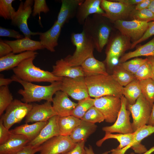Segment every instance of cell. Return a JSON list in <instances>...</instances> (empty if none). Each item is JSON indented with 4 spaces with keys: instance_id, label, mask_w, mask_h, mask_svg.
<instances>
[{
    "instance_id": "cell-1",
    "label": "cell",
    "mask_w": 154,
    "mask_h": 154,
    "mask_svg": "<svg viewBox=\"0 0 154 154\" xmlns=\"http://www.w3.org/2000/svg\"><path fill=\"white\" fill-rule=\"evenodd\" d=\"M106 17L99 14L88 17L83 25V30L93 42L95 48L100 52L110 38L112 28Z\"/></svg>"
},
{
    "instance_id": "cell-2",
    "label": "cell",
    "mask_w": 154,
    "mask_h": 154,
    "mask_svg": "<svg viewBox=\"0 0 154 154\" xmlns=\"http://www.w3.org/2000/svg\"><path fill=\"white\" fill-rule=\"evenodd\" d=\"M11 78L23 86V89L19 90L18 93L22 96L21 101L27 103L42 100L52 102L53 95L61 90L62 81L55 82L48 86H40L23 81L15 75Z\"/></svg>"
},
{
    "instance_id": "cell-3",
    "label": "cell",
    "mask_w": 154,
    "mask_h": 154,
    "mask_svg": "<svg viewBox=\"0 0 154 154\" xmlns=\"http://www.w3.org/2000/svg\"><path fill=\"white\" fill-rule=\"evenodd\" d=\"M89 96L94 98L112 96L120 98L123 87L120 85L112 74L99 75L85 77Z\"/></svg>"
},
{
    "instance_id": "cell-4",
    "label": "cell",
    "mask_w": 154,
    "mask_h": 154,
    "mask_svg": "<svg viewBox=\"0 0 154 154\" xmlns=\"http://www.w3.org/2000/svg\"><path fill=\"white\" fill-rule=\"evenodd\" d=\"M36 57L25 60L13 69L15 75L25 81L31 82H46L51 83L62 81L63 77L54 75L52 72L35 66L33 61Z\"/></svg>"
},
{
    "instance_id": "cell-5",
    "label": "cell",
    "mask_w": 154,
    "mask_h": 154,
    "mask_svg": "<svg viewBox=\"0 0 154 154\" xmlns=\"http://www.w3.org/2000/svg\"><path fill=\"white\" fill-rule=\"evenodd\" d=\"M71 40L76 46V50L72 55H68L64 59L71 66H81L87 58L93 55L94 44L83 31L80 33H72Z\"/></svg>"
},
{
    "instance_id": "cell-6",
    "label": "cell",
    "mask_w": 154,
    "mask_h": 154,
    "mask_svg": "<svg viewBox=\"0 0 154 154\" xmlns=\"http://www.w3.org/2000/svg\"><path fill=\"white\" fill-rule=\"evenodd\" d=\"M131 40L121 33L110 37L106 49V58L104 63L109 68H113L114 62L127 50L131 49Z\"/></svg>"
},
{
    "instance_id": "cell-7",
    "label": "cell",
    "mask_w": 154,
    "mask_h": 154,
    "mask_svg": "<svg viewBox=\"0 0 154 154\" xmlns=\"http://www.w3.org/2000/svg\"><path fill=\"white\" fill-rule=\"evenodd\" d=\"M152 108L142 94L133 104H127V109L130 112L133 118L131 125L134 132L141 126L148 125Z\"/></svg>"
},
{
    "instance_id": "cell-8",
    "label": "cell",
    "mask_w": 154,
    "mask_h": 154,
    "mask_svg": "<svg viewBox=\"0 0 154 154\" xmlns=\"http://www.w3.org/2000/svg\"><path fill=\"white\" fill-rule=\"evenodd\" d=\"M33 105L15 99L7 108L5 113L1 116L3 124L9 129L14 124L20 123L25 117L33 107Z\"/></svg>"
},
{
    "instance_id": "cell-9",
    "label": "cell",
    "mask_w": 154,
    "mask_h": 154,
    "mask_svg": "<svg viewBox=\"0 0 154 154\" xmlns=\"http://www.w3.org/2000/svg\"><path fill=\"white\" fill-rule=\"evenodd\" d=\"M94 99V106L103 115L105 121L108 123H114L121 108L120 98L107 96Z\"/></svg>"
},
{
    "instance_id": "cell-10",
    "label": "cell",
    "mask_w": 154,
    "mask_h": 154,
    "mask_svg": "<svg viewBox=\"0 0 154 154\" xmlns=\"http://www.w3.org/2000/svg\"><path fill=\"white\" fill-rule=\"evenodd\" d=\"M100 7L104 12L102 15L113 23L130 16L135 9L134 5H128L113 0H102Z\"/></svg>"
},
{
    "instance_id": "cell-11",
    "label": "cell",
    "mask_w": 154,
    "mask_h": 154,
    "mask_svg": "<svg viewBox=\"0 0 154 154\" xmlns=\"http://www.w3.org/2000/svg\"><path fill=\"white\" fill-rule=\"evenodd\" d=\"M113 23L115 27L120 33L130 39L132 43L139 40L149 27L148 22L134 19L130 21L118 20Z\"/></svg>"
},
{
    "instance_id": "cell-12",
    "label": "cell",
    "mask_w": 154,
    "mask_h": 154,
    "mask_svg": "<svg viewBox=\"0 0 154 154\" xmlns=\"http://www.w3.org/2000/svg\"><path fill=\"white\" fill-rule=\"evenodd\" d=\"M121 106L117 119L113 124L103 127L102 130L105 132L128 134L134 132L130 121V112L127 109L128 102L123 95L120 98Z\"/></svg>"
},
{
    "instance_id": "cell-13",
    "label": "cell",
    "mask_w": 154,
    "mask_h": 154,
    "mask_svg": "<svg viewBox=\"0 0 154 154\" xmlns=\"http://www.w3.org/2000/svg\"><path fill=\"white\" fill-rule=\"evenodd\" d=\"M33 2L34 1L32 0H26L24 3L21 1L11 20V24L18 27L23 34L25 37L30 38L31 36L39 35L40 33L32 32L27 25V20L32 13V7Z\"/></svg>"
},
{
    "instance_id": "cell-14",
    "label": "cell",
    "mask_w": 154,
    "mask_h": 154,
    "mask_svg": "<svg viewBox=\"0 0 154 154\" xmlns=\"http://www.w3.org/2000/svg\"><path fill=\"white\" fill-rule=\"evenodd\" d=\"M61 90L78 101L90 97L84 77L63 78Z\"/></svg>"
},
{
    "instance_id": "cell-15",
    "label": "cell",
    "mask_w": 154,
    "mask_h": 154,
    "mask_svg": "<svg viewBox=\"0 0 154 154\" xmlns=\"http://www.w3.org/2000/svg\"><path fill=\"white\" fill-rule=\"evenodd\" d=\"M70 136L59 135L47 140L41 145L39 154H62L70 150L76 145Z\"/></svg>"
},
{
    "instance_id": "cell-16",
    "label": "cell",
    "mask_w": 154,
    "mask_h": 154,
    "mask_svg": "<svg viewBox=\"0 0 154 154\" xmlns=\"http://www.w3.org/2000/svg\"><path fill=\"white\" fill-rule=\"evenodd\" d=\"M154 133V126L146 125L141 126L134 132V136L131 143L127 146L121 149L116 148L111 150L112 154H125L129 148H131L135 152L142 154L147 149L141 144V141L145 137Z\"/></svg>"
},
{
    "instance_id": "cell-17",
    "label": "cell",
    "mask_w": 154,
    "mask_h": 154,
    "mask_svg": "<svg viewBox=\"0 0 154 154\" xmlns=\"http://www.w3.org/2000/svg\"><path fill=\"white\" fill-rule=\"evenodd\" d=\"M51 103L46 101L43 104L33 105L32 109L25 117V123L46 122L57 115Z\"/></svg>"
},
{
    "instance_id": "cell-18",
    "label": "cell",
    "mask_w": 154,
    "mask_h": 154,
    "mask_svg": "<svg viewBox=\"0 0 154 154\" xmlns=\"http://www.w3.org/2000/svg\"><path fill=\"white\" fill-rule=\"evenodd\" d=\"M59 118L58 116L56 115L50 118L38 136L34 140L29 142L27 145L39 146L49 139L60 135L58 123Z\"/></svg>"
},
{
    "instance_id": "cell-19",
    "label": "cell",
    "mask_w": 154,
    "mask_h": 154,
    "mask_svg": "<svg viewBox=\"0 0 154 154\" xmlns=\"http://www.w3.org/2000/svg\"><path fill=\"white\" fill-rule=\"evenodd\" d=\"M54 95L52 106L57 115L59 116L71 115L77 103L72 101L67 94L61 90L57 91Z\"/></svg>"
},
{
    "instance_id": "cell-20",
    "label": "cell",
    "mask_w": 154,
    "mask_h": 154,
    "mask_svg": "<svg viewBox=\"0 0 154 154\" xmlns=\"http://www.w3.org/2000/svg\"><path fill=\"white\" fill-rule=\"evenodd\" d=\"M102 0H84L79 6L76 17L78 23L83 25L90 15H103L104 12L100 7Z\"/></svg>"
},
{
    "instance_id": "cell-21",
    "label": "cell",
    "mask_w": 154,
    "mask_h": 154,
    "mask_svg": "<svg viewBox=\"0 0 154 154\" xmlns=\"http://www.w3.org/2000/svg\"><path fill=\"white\" fill-rule=\"evenodd\" d=\"M84 0H62V4L56 22L62 27L76 17L79 6Z\"/></svg>"
},
{
    "instance_id": "cell-22",
    "label": "cell",
    "mask_w": 154,
    "mask_h": 154,
    "mask_svg": "<svg viewBox=\"0 0 154 154\" xmlns=\"http://www.w3.org/2000/svg\"><path fill=\"white\" fill-rule=\"evenodd\" d=\"M38 54L33 51H27L17 54L11 52L0 58V72L13 69L25 60L36 57Z\"/></svg>"
},
{
    "instance_id": "cell-23",
    "label": "cell",
    "mask_w": 154,
    "mask_h": 154,
    "mask_svg": "<svg viewBox=\"0 0 154 154\" xmlns=\"http://www.w3.org/2000/svg\"><path fill=\"white\" fill-rule=\"evenodd\" d=\"M62 27L56 21L53 26L48 31L40 32V42L44 48L51 52L55 51V48L58 44V40Z\"/></svg>"
},
{
    "instance_id": "cell-24",
    "label": "cell",
    "mask_w": 154,
    "mask_h": 154,
    "mask_svg": "<svg viewBox=\"0 0 154 154\" xmlns=\"http://www.w3.org/2000/svg\"><path fill=\"white\" fill-rule=\"evenodd\" d=\"M51 72L54 75L58 77L69 78L84 77L81 66H71L62 58L56 61L55 64L52 66Z\"/></svg>"
},
{
    "instance_id": "cell-25",
    "label": "cell",
    "mask_w": 154,
    "mask_h": 154,
    "mask_svg": "<svg viewBox=\"0 0 154 154\" xmlns=\"http://www.w3.org/2000/svg\"><path fill=\"white\" fill-rule=\"evenodd\" d=\"M3 41L10 46L12 49V52L14 54L27 51H35L44 48L40 41L26 37L14 40H5Z\"/></svg>"
},
{
    "instance_id": "cell-26",
    "label": "cell",
    "mask_w": 154,
    "mask_h": 154,
    "mask_svg": "<svg viewBox=\"0 0 154 154\" xmlns=\"http://www.w3.org/2000/svg\"><path fill=\"white\" fill-rule=\"evenodd\" d=\"M29 142L23 135L13 134L7 141L0 145V154H16Z\"/></svg>"
},
{
    "instance_id": "cell-27",
    "label": "cell",
    "mask_w": 154,
    "mask_h": 154,
    "mask_svg": "<svg viewBox=\"0 0 154 154\" xmlns=\"http://www.w3.org/2000/svg\"><path fill=\"white\" fill-rule=\"evenodd\" d=\"M81 66L84 77L109 74L107 72L104 62L96 59L93 55L87 58Z\"/></svg>"
},
{
    "instance_id": "cell-28",
    "label": "cell",
    "mask_w": 154,
    "mask_h": 154,
    "mask_svg": "<svg viewBox=\"0 0 154 154\" xmlns=\"http://www.w3.org/2000/svg\"><path fill=\"white\" fill-rule=\"evenodd\" d=\"M81 120L80 123L70 135V138L75 143L85 142L88 137L96 131L97 127L95 124Z\"/></svg>"
},
{
    "instance_id": "cell-29",
    "label": "cell",
    "mask_w": 154,
    "mask_h": 154,
    "mask_svg": "<svg viewBox=\"0 0 154 154\" xmlns=\"http://www.w3.org/2000/svg\"><path fill=\"white\" fill-rule=\"evenodd\" d=\"M48 122V121L37 122L31 124L26 123L10 131L13 134L20 135L25 136L31 141L38 136Z\"/></svg>"
},
{
    "instance_id": "cell-30",
    "label": "cell",
    "mask_w": 154,
    "mask_h": 154,
    "mask_svg": "<svg viewBox=\"0 0 154 154\" xmlns=\"http://www.w3.org/2000/svg\"><path fill=\"white\" fill-rule=\"evenodd\" d=\"M140 56H154V37L151 40L135 50L124 54L119 59V63L126 62L131 58Z\"/></svg>"
},
{
    "instance_id": "cell-31",
    "label": "cell",
    "mask_w": 154,
    "mask_h": 154,
    "mask_svg": "<svg viewBox=\"0 0 154 154\" xmlns=\"http://www.w3.org/2000/svg\"><path fill=\"white\" fill-rule=\"evenodd\" d=\"M81 119L72 115L59 116L58 125L60 135L70 136L74 130L80 123Z\"/></svg>"
},
{
    "instance_id": "cell-32",
    "label": "cell",
    "mask_w": 154,
    "mask_h": 154,
    "mask_svg": "<svg viewBox=\"0 0 154 154\" xmlns=\"http://www.w3.org/2000/svg\"><path fill=\"white\" fill-rule=\"evenodd\" d=\"M142 94L140 81L135 79L123 87V95L126 98L128 103L133 105Z\"/></svg>"
},
{
    "instance_id": "cell-33",
    "label": "cell",
    "mask_w": 154,
    "mask_h": 154,
    "mask_svg": "<svg viewBox=\"0 0 154 154\" xmlns=\"http://www.w3.org/2000/svg\"><path fill=\"white\" fill-rule=\"evenodd\" d=\"M134 136V132L131 133L114 134L112 133L105 132L104 137L97 141L96 145L98 147H100L103 143L106 140L114 139H116L119 143V145L116 148L118 149H121L128 146L131 142Z\"/></svg>"
},
{
    "instance_id": "cell-34",
    "label": "cell",
    "mask_w": 154,
    "mask_h": 154,
    "mask_svg": "<svg viewBox=\"0 0 154 154\" xmlns=\"http://www.w3.org/2000/svg\"><path fill=\"white\" fill-rule=\"evenodd\" d=\"M112 74L114 79L122 86L125 87L135 79L134 75L118 64L113 67Z\"/></svg>"
},
{
    "instance_id": "cell-35",
    "label": "cell",
    "mask_w": 154,
    "mask_h": 154,
    "mask_svg": "<svg viewBox=\"0 0 154 154\" xmlns=\"http://www.w3.org/2000/svg\"><path fill=\"white\" fill-rule=\"evenodd\" d=\"M94 99L90 97L79 101L72 111L71 115L81 119L86 112L94 106Z\"/></svg>"
},
{
    "instance_id": "cell-36",
    "label": "cell",
    "mask_w": 154,
    "mask_h": 154,
    "mask_svg": "<svg viewBox=\"0 0 154 154\" xmlns=\"http://www.w3.org/2000/svg\"><path fill=\"white\" fill-rule=\"evenodd\" d=\"M142 95L152 107L154 101V81L149 78L140 81Z\"/></svg>"
},
{
    "instance_id": "cell-37",
    "label": "cell",
    "mask_w": 154,
    "mask_h": 154,
    "mask_svg": "<svg viewBox=\"0 0 154 154\" xmlns=\"http://www.w3.org/2000/svg\"><path fill=\"white\" fill-rule=\"evenodd\" d=\"M13 97L10 92L8 86L0 87V115L1 116L4 111L13 100Z\"/></svg>"
},
{
    "instance_id": "cell-38",
    "label": "cell",
    "mask_w": 154,
    "mask_h": 154,
    "mask_svg": "<svg viewBox=\"0 0 154 154\" xmlns=\"http://www.w3.org/2000/svg\"><path fill=\"white\" fill-rule=\"evenodd\" d=\"M14 0H0V16L5 20H11L16 11L12 7Z\"/></svg>"
},
{
    "instance_id": "cell-39",
    "label": "cell",
    "mask_w": 154,
    "mask_h": 154,
    "mask_svg": "<svg viewBox=\"0 0 154 154\" xmlns=\"http://www.w3.org/2000/svg\"><path fill=\"white\" fill-rule=\"evenodd\" d=\"M147 60V58L144 59L137 58L128 61L119 63L118 64L124 69L134 75L139 68Z\"/></svg>"
},
{
    "instance_id": "cell-40",
    "label": "cell",
    "mask_w": 154,
    "mask_h": 154,
    "mask_svg": "<svg viewBox=\"0 0 154 154\" xmlns=\"http://www.w3.org/2000/svg\"><path fill=\"white\" fill-rule=\"evenodd\" d=\"M81 119L94 124L100 123L105 120L103 115L94 106L90 108Z\"/></svg>"
},
{
    "instance_id": "cell-41",
    "label": "cell",
    "mask_w": 154,
    "mask_h": 154,
    "mask_svg": "<svg viewBox=\"0 0 154 154\" xmlns=\"http://www.w3.org/2000/svg\"><path fill=\"white\" fill-rule=\"evenodd\" d=\"M130 16L133 20L149 22L154 21V14L148 8L141 10L135 9Z\"/></svg>"
},
{
    "instance_id": "cell-42",
    "label": "cell",
    "mask_w": 154,
    "mask_h": 154,
    "mask_svg": "<svg viewBox=\"0 0 154 154\" xmlns=\"http://www.w3.org/2000/svg\"><path fill=\"white\" fill-rule=\"evenodd\" d=\"M134 76L135 78L139 81L152 78L151 67L148 59L139 68Z\"/></svg>"
},
{
    "instance_id": "cell-43",
    "label": "cell",
    "mask_w": 154,
    "mask_h": 154,
    "mask_svg": "<svg viewBox=\"0 0 154 154\" xmlns=\"http://www.w3.org/2000/svg\"><path fill=\"white\" fill-rule=\"evenodd\" d=\"M34 2L32 15L33 16L35 17L38 14V15L40 24L42 26L40 21V13L41 12L47 13L49 11L50 9L45 0H35Z\"/></svg>"
},
{
    "instance_id": "cell-44",
    "label": "cell",
    "mask_w": 154,
    "mask_h": 154,
    "mask_svg": "<svg viewBox=\"0 0 154 154\" xmlns=\"http://www.w3.org/2000/svg\"><path fill=\"white\" fill-rule=\"evenodd\" d=\"M148 28L143 37L139 40L132 43L131 49L133 48L138 44L144 41L154 35V21L148 22Z\"/></svg>"
},
{
    "instance_id": "cell-45",
    "label": "cell",
    "mask_w": 154,
    "mask_h": 154,
    "mask_svg": "<svg viewBox=\"0 0 154 154\" xmlns=\"http://www.w3.org/2000/svg\"><path fill=\"white\" fill-rule=\"evenodd\" d=\"M0 36L14 38L17 39L23 38L24 36L14 30L0 27Z\"/></svg>"
},
{
    "instance_id": "cell-46",
    "label": "cell",
    "mask_w": 154,
    "mask_h": 154,
    "mask_svg": "<svg viewBox=\"0 0 154 154\" xmlns=\"http://www.w3.org/2000/svg\"><path fill=\"white\" fill-rule=\"evenodd\" d=\"M13 134L7 129L3 124L2 119H0V145L7 141L11 137Z\"/></svg>"
},
{
    "instance_id": "cell-47",
    "label": "cell",
    "mask_w": 154,
    "mask_h": 154,
    "mask_svg": "<svg viewBox=\"0 0 154 154\" xmlns=\"http://www.w3.org/2000/svg\"><path fill=\"white\" fill-rule=\"evenodd\" d=\"M85 141L77 143L75 146L70 151L62 154H86Z\"/></svg>"
},
{
    "instance_id": "cell-48",
    "label": "cell",
    "mask_w": 154,
    "mask_h": 154,
    "mask_svg": "<svg viewBox=\"0 0 154 154\" xmlns=\"http://www.w3.org/2000/svg\"><path fill=\"white\" fill-rule=\"evenodd\" d=\"M40 149L41 145L38 146L26 145L16 154H35L37 152H39Z\"/></svg>"
},
{
    "instance_id": "cell-49",
    "label": "cell",
    "mask_w": 154,
    "mask_h": 154,
    "mask_svg": "<svg viewBox=\"0 0 154 154\" xmlns=\"http://www.w3.org/2000/svg\"><path fill=\"white\" fill-rule=\"evenodd\" d=\"M12 52V49L10 46L1 39L0 40V57L4 56Z\"/></svg>"
},
{
    "instance_id": "cell-50",
    "label": "cell",
    "mask_w": 154,
    "mask_h": 154,
    "mask_svg": "<svg viewBox=\"0 0 154 154\" xmlns=\"http://www.w3.org/2000/svg\"><path fill=\"white\" fill-rule=\"evenodd\" d=\"M151 1L152 0H143L142 1L135 6V9L139 11L148 8Z\"/></svg>"
},
{
    "instance_id": "cell-51",
    "label": "cell",
    "mask_w": 154,
    "mask_h": 154,
    "mask_svg": "<svg viewBox=\"0 0 154 154\" xmlns=\"http://www.w3.org/2000/svg\"><path fill=\"white\" fill-rule=\"evenodd\" d=\"M143 0H116L114 1L119 2L125 5L129 6L137 5L143 1Z\"/></svg>"
},
{
    "instance_id": "cell-52",
    "label": "cell",
    "mask_w": 154,
    "mask_h": 154,
    "mask_svg": "<svg viewBox=\"0 0 154 154\" xmlns=\"http://www.w3.org/2000/svg\"><path fill=\"white\" fill-rule=\"evenodd\" d=\"M13 82L11 78H5L1 76L0 78V86H8L12 82Z\"/></svg>"
},
{
    "instance_id": "cell-53",
    "label": "cell",
    "mask_w": 154,
    "mask_h": 154,
    "mask_svg": "<svg viewBox=\"0 0 154 154\" xmlns=\"http://www.w3.org/2000/svg\"><path fill=\"white\" fill-rule=\"evenodd\" d=\"M147 58L151 67L152 73L151 78L154 81V56H149Z\"/></svg>"
},
{
    "instance_id": "cell-54",
    "label": "cell",
    "mask_w": 154,
    "mask_h": 154,
    "mask_svg": "<svg viewBox=\"0 0 154 154\" xmlns=\"http://www.w3.org/2000/svg\"><path fill=\"white\" fill-rule=\"evenodd\" d=\"M148 125L154 126V101L152 108Z\"/></svg>"
},
{
    "instance_id": "cell-55",
    "label": "cell",
    "mask_w": 154,
    "mask_h": 154,
    "mask_svg": "<svg viewBox=\"0 0 154 154\" xmlns=\"http://www.w3.org/2000/svg\"><path fill=\"white\" fill-rule=\"evenodd\" d=\"M85 149L86 154H95L94 151L91 145H89L88 147H85ZM109 152L106 151L102 154H108Z\"/></svg>"
},
{
    "instance_id": "cell-56",
    "label": "cell",
    "mask_w": 154,
    "mask_h": 154,
    "mask_svg": "<svg viewBox=\"0 0 154 154\" xmlns=\"http://www.w3.org/2000/svg\"><path fill=\"white\" fill-rule=\"evenodd\" d=\"M148 8L154 14V0H152Z\"/></svg>"
},
{
    "instance_id": "cell-57",
    "label": "cell",
    "mask_w": 154,
    "mask_h": 154,
    "mask_svg": "<svg viewBox=\"0 0 154 154\" xmlns=\"http://www.w3.org/2000/svg\"><path fill=\"white\" fill-rule=\"evenodd\" d=\"M154 152V146L147 150L146 152L142 154H151ZM130 154H134L133 153H131Z\"/></svg>"
}]
</instances>
